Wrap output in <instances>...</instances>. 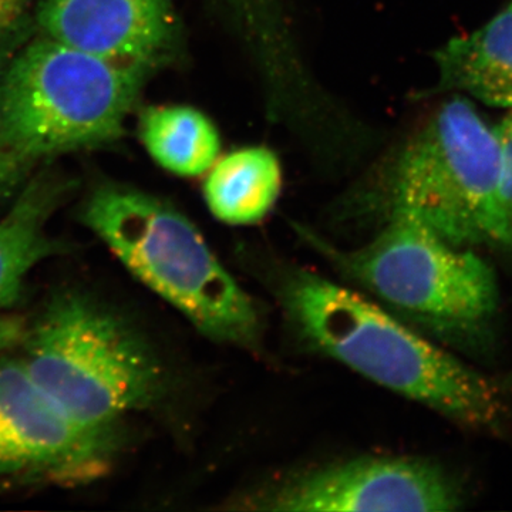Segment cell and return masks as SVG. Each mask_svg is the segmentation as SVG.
<instances>
[{
    "label": "cell",
    "mask_w": 512,
    "mask_h": 512,
    "mask_svg": "<svg viewBox=\"0 0 512 512\" xmlns=\"http://www.w3.org/2000/svg\"><path fill=\"white\" fill-rule=\"evenodd\" d=\"M289 316L320 352L379 384L485 433L510 426L503 383L467 366L359 292L311 271L284 285Z\"/></svg>",
    "instance_id": "1"
},
{
    "label": "cell",
    "mask_w": 512,
    "mask_h": 512,
    "mask_svg": "<svg viewBox=\"0 0 512 512\" xmlns=\"http://www.w3.org/2000/svg\"><path fill=\"white\" fill-rule=\"evenodd\" d=\"M80 220L141 284L215 342L251 348L261 323L252 299L187 217L156 195L101 183Z\"/></svg>",
    "instance_id": "2"
},
{
    "label": "cell",
    "mask_w": 512,
    "mask_h": 512,
    "mask_svg": "<svg viewBox=\"0 0 512 512\" xmlns=\"http://www.w3.org/2000/svg\"><path fill=\"white\" fill-rule=\"evenodd\" d=\"M19 357L30 379L67 417L120 431L128 414L153 406L164 387L160 360L124 316L89 293L53 296L26 323Z\"/></svg>",
    "instance_id": "3"
},
{
    "label": "cell",
    "mask_w": 512,
    "mask_h": 512,
    "mask_svg": "<svg viewBox=\"0 0 512 512\" xmlns=\"http://www.w3.org/2000/svg\"><path fill=\"white\" fill-rule=\"evenodd\" d=\"M150 74L37 33L0 74V151L35 164L114 143Z\"/></svg>",
    "instance_id": "4"
},
{
    "label": "cell",
    "mask_w": 512,
    "mask_h": 512,
    "mask_svg": "<svg viewBox=\"0 0 512 512\" xmlns=\"http://www.w3.org/2000/svg\"><path fill=\"white\" fill-rule=\"evenodd\" d=\"M500 157L494 127L463 94L439 104L384 171L390 214L423 222L456 247L493 244Z\"/></svg>",
    "instance_id": "5"
},
{
    "label": "cell",
    "mask_w": 512,
    "mask_h": 512,
    "mask_svg": "<svg viewBox=\"0 0 512 512\" xmlns=\"http://www.w3.org/2000/svg\"><path fill=\"white\" fill-rule=\"evenodd\" d=\"M318 247L384 305L430 328L471 335L497 313L500 293L491 266L407 215L390 214L363 247Z\"/></svg>",
    "instance_id": "6"
},
{
    "label": "cell",
    "mask_w": 512,
    "mask_h": 512,
    "mask_svg": "<svg viewBox=\"0 0 512 512\" xmlns=\"http://www.w3.org/2000/svg\"><path fill=\"white\" fill-rule=\"evenodd\" d=\"M120 431L67 417L30 379L19 356H0V480L76 487L106 476Z\"/></svg>",
    "instance_id": "7"
},
{
    "label": "cell",
    "mask_w": 512,
    "mask_h": 512,
    "mask_svg": "<svg viewBox=\"0 0 512 512\" xmlns=\"http://www.w3.org/2000/svg\"><path fill=\"white\" fill-rule=\"evenodd\" d=\"M254 510L286 512H444L463 504L443 468L420 458L360 457L315 468L252 501Z\"/></svg>",
    "instance_id": "8"
},
{
    "label": "cell",
    "mask_w": 512,
    "mask_h": 512,
    "mask_svg": "<svg viewBox=\"0 0 512 512\" xmlns=\"http://www.w3.org/2000/svg\"><path fill=\"white\" fill-rule=\"evenodd\" d=\"M39 35L153 73L180 46L173 0H39Z\"/></svg>",
    "instance_id": "9"
},
{
    "label": "cell",
    "mask_w": 512,
    "mask_h": 512,
    "mask_svg": "<svg viewBox=\"0 0 512 512\" xmlns=\"http://www.w3.org/2000/svg\"><path fill=\"white\" fill-rule=\"evenodd\" d=\"M72 187V181L57 171H40L26 180L0 220V313L20 301L37 265L66 252L47 225Z\"/></svg>",
    "instance_id": "10"
},
{
    "label": "cell",
    "mask_w": 512,
    "mask_h": 512,
    "mask_svg": "<svg viewBox=\"0 0 512 512\" xmlns=\"http://www.w3.org/2000/svg\"><path fill=\"white\" fill-rule=\"evenodd\" d=\"M437 92L463 94L495 109H512V0L483 28L457 36L434 53Z\"/></svg>",
    "instance_id": "11"
},
{
    "label": "cell",
    "mask_w": 512,
    "mask_h": 512,
    "mask_svg": "<svg viewBox=\"0 0 512 512\" xmlns=\"http://www.w3.org/2000/svg\"><path fill=\"white\" fill-rule=\"evenodd\" d=\"M282 165L271 148H238L218 157L207 171L204 198L208 210L228 225L264 220L282 191Z\"/></svg>",
    "instance_id": "12"
},
{
    "label": "cell",
    "mask_w": 512,
    "mask_h": 512,
    "mask_svg": "<svg viewBox=\"0 0 512 512\" xmlns=\"http://www.w3.org/2000/svg\"><path fill=\"white\" fill-rule=\"evenodd\" d=\"M147 153L178 177L207 174L221 153V136L210 117L190 106L147 107L138 120Z\"/></svg>",
    "instance_id": "13"
},
{
    "label": "cell",
    "mask_w": 512,
    "mask_h": 512,
    "mask_svg": "<svg viewBox=\"0 0 512 512\" xmlns=\"http://www.w3.org/2000/svg\"><path fill=\"white\" fill-rule=\"evenodd\" d=\"M252 59H274L295 42L285 0H212Z\"/></svg>",
    "instance_id": "14"
},
{
    "label": "cell",
    "mask_w": 512,
    "mask_h": 512,
    "mask_svg": "<svg viewBox=\"0 0 512 512\" xmlns=\"http://www.w3.org/2000/svg\"><path fill=\"white\" fill-rule=\"evenodd\" d=\"M500 157L493 245L512 251V109L494 127Z\"/></svg>",
    "instance_id": "15"
},
{
    "label": "cell",
    "mask_w": 512,
    "mask_h": 512,
    "mask_svg": "<svg viewBox=\"0 0 512 512\" xmlns=\"http://www.w3.org/2000/svg\"><path fill=\"white\" fill-rule=\"evenodd\" d=\"M30 0H0V70L28 42Z\"/></svg>",
    "instance_id": "16"
},
{
    "label": "cell",
    "mask_w": 512,
    "mask_h": 512,
    "mask_svg": "<svg viewBox=\"0 0 512 512\" xmlns=\"http://www.w3.org/2000/svg\"><path fill=\"white\" fill-rule=\"evenodd\" d=\"M33 164L0 151V205L18 194L29 178Z\"/></svg>",
    "instance_id": "17"
},
{
    "label": "cell",
    "mask_w": 512,
    "mask_h": 512,
    "mask_svg": "<svg viewBox=\"0 0 512 512\" xmlns=\"http://www.w3.org/2000/svg\"><path fill=\"white\" fill-rule=\"evenodd\" d=\"M26 329V320L0 313V353L18 348Z\"/></svg>",
    "instance_id": "18"
},
{
    "label": "cell",
    "mask_w": 512,
    "mask_h": 512,
    "mask_svg": "<svg viewBox=\"0 0 512 512\" xmlns=\"http://www.w3.org/2000/svg\"><path fill=\"white\" fill-rule=\"evenodd\" d=\"M12 487V481L0 480V494L5 493L6 490H10Z\"/></svg>",
    "instance_id": "19"
}]
</instances>
